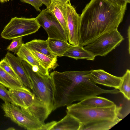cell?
<instances>
[{"instance_id":"obj_21","label":"cell","mask_w":130,"mask_h":130,"mask_svg":"<svg viewBox=\"0 0 130 130\" xmlns=\"http://www.w3.org/2000/svg\"><path fill=\"white\" fill-rule=\"evenodd\" d=\"M30 51L49 72L52 69H55L58 66L57 62V57L52 58L38 52Z\"/></svg>"},{"instance_id":"obj_2","label":"cell","mask_w":130,"mask_h":130,"mask_svg":"<svg viewBox=\"0 0 130 130\" xmlns=\"http://www.w3.org/2000/svg\"><path fill=\"white\" fill-rule=\"evenodd\" d=\"M122 107L115 104L106 107H94L78 102L67 106V113L79 122L78 130H107L122 120Z\"/></svg>"},{"instance_id":"obj_9","label":"cell","mask_w":130,"mask_h":130,"mask_svg":"<svg viewBox=\"0 0 130 130\" xmlns=\"http://www.w3.org/2000/svg\"><path fill=\"white\" fill-rule=\"evenodd\" d=\"M90 76L95 84L118 89L122 81V77L116 76L102 69L90 70Z\"/></svg>"},{"instance_id":"obj_24","label":"cell","mask_w":130,"mask_h":130,"mask_svg":"<svg viewBox=\"0 0 130 130\" xmlns=\"http://www.w3.org/2000/svg\"><path fill=\"white\" fill-rule=\"evenodd\" d=\"M0 67L14 77L20 81L11 66L5 58L0 61Z\"/></svg>"},{"instance_id":"obj_29","label":"cell","mask_w":130,"mask_h":130,"mask_svg":"<svg viewBox=\"0 0 130 130\" xmlns=\"http://www.w3.org/2000/svg\"><path fill=\"white\" fill-rule=\"evenodd\" d=\"M43 4H44L47 7H48L50 5L51 3V0H39Z\"/></svg>"},{"instance_id":"obj_30","label":"cell","mask_w":130,"mask_h":130,"mask_svg":"<svg viewBox=\"0 0 130 130\" xmlns=\"http://www.w3.org/2000/svg\"><path fill=\"white\" fill-rule=\"evenodd\" d=\"M130 25L129 26L127 30V36L128 38V49L129 54H130Z\"/></svg>"},{"instance_id":"obj_28","label":"cell","mask_w":130,"mask_h":130,"mask_svg":"<svg viewBox=\"0 0 130 130\" xmlns=\"http://www.w3.org/2000/svg\"><path fill=\"white\" fill-rule=\"evenodd\" d=\"M120 5L123 6L130 3V0H113Z\"/></svg>"},{"instance_id":"obj_33","label":"cell","mask_w":130,"mask_h":130,"mask_svg":"<svg viewBox=\"0 0 130 130\" xmlns=\"http://www.w3.org/2000/svg\"><path fill=\"white\" fill-rule=\"evenodd\" d=\"M7 129H9V130H14L15 129L13 127H10L9 128Z\"/></svg>"},{"instance_id":"obj_4","label":"cell","mask_w":130,"mask_h":130,"mask_svg":"<svg viewBox=\"0 0 130 130\" xmlns=\"http://www.w3.org/2000/svg\"><path fill=\"white\" fill-rule=\"evenodd\" d=\"M40 27L36 18L15 17L5 26L1 36L5 39L12 40L35 33Z\"/></svg>"},{"instance_id":"obj_22","label":"cell","mask_w":130,"mask_h":130,"mask_svg":"<svg viewBox=\"0 0 130 130\" xmlns=\"http://www.w3.org/2000/svg\"><path fill=\"white\" fill-rule=\"evenodd\" d=\"M122 81L118 89L124 97L128 100L130 99V71L127 69L125 74L122 77Z\"/></svg>"},{"instance_id":"obj_32","label":"cell","mask_w":130,"mask_h":130,"mask_svg":"<svg viewBox=\"0 0 130 130\" xmlns=\"http://www.w3.org/2000/svg\"><path fill=\"white\" fill-rule=\"evenodd\" d=\"M12 1V0H11ZM9 0H0V2L2 3H4L8 1Z\"/></svg>"},{"instance_id":"obj_27","label":"cell","mask_w":130,"mask_h":130,"mask_svg":"<svg viewBox=\"0 0 130 130\" xmlns=\"http://www.w3.org/2000/svg\"><path fill=\"white\" fill-rule=\"evenodd\" d=\"M57 122L55 121H52L46 124L44 123L42 125L40 130H51Z\"/></svg>"},{"instance_id":"obj_18","label":"cell","mask_w":130,"mask_h":130,"mask_svg":"<svg viewBox=\"0 0 130 130\" xmlns=\"http://www.w3.org/2000/svg\"><path fill=\"white\" fill-rule=\"evenodd\" d=\"M79 122L74 117L67 113L62 119L57 122L51 130H78Z\"/></svg>"},{"instance_id":"obj_10","label":"cell","mask_w":130,"mask_h":130,"mask_svg":"<svg viewBox=\"0 0 130 130\" xmlns=\"http://www.w3.org/2000/svg\"><path fill=\"white\" fill-rule=\"evenodd\" d=\"M5 58L8 61L20 81L26 87L32 90V86L27 73L24 67L22 60L9 52Z\"/></svg>"},{"instance_id":"obj_31","label":"cell","mask_w":130,"mask_h":130,"mask_svg":"<svg viewBox=\"0 0 130 130\" xmlns=\"http://www.w3.org/2000/svg\"><path fill=\"white\" fill-rule=\"evenodd\" d=\"M60 2L64 4H67L70 1V0H54Z\"/></svg>"},{"instance_id":"obj_15","label":"cell","mask_w":130,"mask_h":130,"mask_svg":"<svg viewBox=\"0 0 130 130\" xmlns=\"http://www.w3.org/2000/svg\"><path fill=\"white\" fill-rule=\"evenodd\" d=\"M51 0V4L48 7L53 12L64 30L67 32V4L57 1Z\"/></svg>"},{"instance_id":"obj_3","label":"cell","mask_w":130,"mask_h":130,"mask_svg":"<svg viewBox=\"0 0 130 130\" xmlns=\"http://www.w3.org/2000/svg\"><path fill=\"white\" fill-rule=\"evenodd\" d=\"M31 83L35 96L47 106L51 113L53 108V89L50 76L43 75L32 69V66L22 60Z\"/></svg>"},{"instance_id":"obj_1","label":"cell","mask_w":130,"mask_h":130,"mask_svg":"<svg viewBox=\"0 0 130 130\" xmlns=\"http://www.w3.org/2000/svg\"><path fill=\"white\" fill-rule=\"evenodd\" d=\"M127 5H120L113 0H91L80 15L79 45L84 46L102 35L118 28Z\"/></svg>"},{"instance_id":"obj_6","label":"cell","mask_w":130,"mask_h":130,"mask_svg":"<svg viewBox=\"0 0 130 130\" xmlns=\"http://www.w3.org/2000/svg\"><path fill=\"white\" fill-rule=\"evenodd\" d=\"M4 116L10 118L19 126L28 130H40L44 123L31 116L20 107L8 102L1 104Z\"/></svg>"},{"instance_id":"obj_13","label":"cell","mask_w":130,"mask_h":130,"mask_svg":"<svg viewBox=\"0 0 130 130\" xmlns=\"http://www.w3.org/2000/svg\"><path fill=\"white\" fill-rule=\"evenodd\" d=\"M22 109L39 121L43 123L51 113L47 106L36 97L31 105L26 108Z\"/></svg>"},{"instance_id":"obj_11","label":"cell","mask_w":130,"mask_h":130,"mask_svg":"<svg viewBox=\"0 0 130 130\" xmlns=\"http://www.w3.org/2000/svg\"><path fill=\"white\" fill-rule=\"evenodd\" d=\"M9 96L13 104L21 108L24 109L31 105L36 96L30 91H26L9 89Z\"/></svg>"},{"instance_id":"obj_12","label":"cell","mask_w":130,"mask_h":130,"mask_svg":"<svg viewBox=\"0 0 130 130\" xmlns=\"http://www.w3.org/2000/svg\"><path fill=\"white\" fill-rule=\"evenodd\" d=\"M16 54L22 60L25 61L31 66L32 69L34 71L38 72L44 75H50L48 71L27 47L25 44H23Z\"/></svg>"},{"instance_id":"obj_23","label":"cell","mask_w":130,"mask_h":130,"mask_svg":"<svg viewBox=\"0 0 130 130\" xmlns=\"http://www.w3.org/2000/svg\"><path fill=\"white\" fill-rule=\"evenodd\" d=\"M22 37L14 38L10 44L7 47L6 49L9 51L16 54L22 46L23 43Z\"/></svg>"},{"instance_id":"obj_7","label":"cell","mask_w":130,"mask_h":130,"mask_svg":"<svg viewBox=\"0 0 130 130\" xmlns=\"http://www.w3.org/2000/svg\"><path fill=\"white\" fill-rule=\"evenodd\" d=\"M36 18L40 26L46 31L48 38L68 42L67 32L48 7L43 9Z\"/></svg>"},{"instance_id":"obj_14","label":"cell","mask_w":130,"mask_h":130,"mask_svg":"<svg viewBox=\"0 0 130 130\" xmlns=\"http://www.w3.org/2000/svg\"><path fill=\"white\" fill-rule=\"evenodd\" d=\"M0 83L9 89L29 91L30 90L0 67Z\"/></svg>"},{"instance_id":"obj_26","label":"cell","mask_w":130,"mask_h":130,"mask_svg":"<svg viewBox=\"0 0 130 130\" xmlns=\"http://www.w3.org/2000/svg\"><path fill=\"white\" fill-rule=\"evenodd\" d=\"M22 2L31 5L37 11L41 12L40 7L43 4L39 0H20Z\"/></svg>"},{"instance_id":"obj_16","label":"cell","mask_w":130,"mask_h":130,"mask_svg":"<svg viewBox=\"0 0 130 130\" xmlns=\"http://www.w3.org/2000/svg\"><path fill=\"white\" fill-rule=\"evenodd\" d=\"M29 50L38 52L52 58L57 57L50 49L47 40L34 39L25 44Z\"/></svg>"},{"instance_id":"obj_5","label":"cell","mask_w":130,"mask_h":130,"mask_svg":"<svg viewBox=\"0 0 130 130\" xmlns=\"http://www.w3.org/2000/svg\"><path fill=\"white\" fill-rule=\"evenodd\" d=\"M124 39L117 28L102 35L83 47L95 56H105Z\"/></svg>"},{"instance_id":"obj_20","label":"cell","mask_w":130,"mask_h":130,"mask_svg":"<svg viewBox=\"0 0 130 130\" xmlns=\"http://www.w3.org/2000/svg\"><path fill=\"white\" fill-rule=\"evenodd\" d=\"M79 103L84 105L98 107H108L115 104L114 102L107 99L96 96L86 98Z\"/></svg>"},{"instance_id":"obj_8","label":"cell","mask_w":130,"mask_h":130,"mask_svg":"<svg viewBox=\"0 0 130 130\" xmlns=\"http://www.w3.org/2000/svg\"><path fill=\"white\" fill-rule=\"evenodd\" d=\"M67 30L68 41L73 45H79L80 19L70 1L67 4Z\"/></svg>"},{"instance_id":"obj_17","label":"cell","mask_w":130,"mask_h":130,"mask_svg":"<svg viewBox=\"0 0 130 130\" xmlns=\"http://www.w3.org/2000/svg\"><path fill=\"white\" fill-rule=\"evenodd\" d=\"M63 56H67L76 60L83 59L94 60L95 57L79 45H73L64 53Z\"/></svg>"},{"instance_id":"obj_25","label":"cell","mask_w":130,"mask_h":130,"mask_svg":"<svg viewBox=\"0 0 130 130\" xmlns=\"http://www.w3.org/2000/svg\"><path fill=\"white\" fill-rule=\"evenodd\" d=\"M0 98L4 102H8L13 104L8 90L3 85L0 83Z\"/></svg>"},{"instance_id":"obj_19","label":"cell","mask_w":130,"mask_h":130,"mask_svg":"<svg viewBox=\"0 0 130 130\" xmlns=\"http://www.w3.org/2000/svg\"><path fill=\"white\" fill-rule=\"evenodd\" d=\"M49 46L52 51L57 56H63L65 52L72 45L63 40L48 38L47 39Z\"/></svg>"}]
</instances>
